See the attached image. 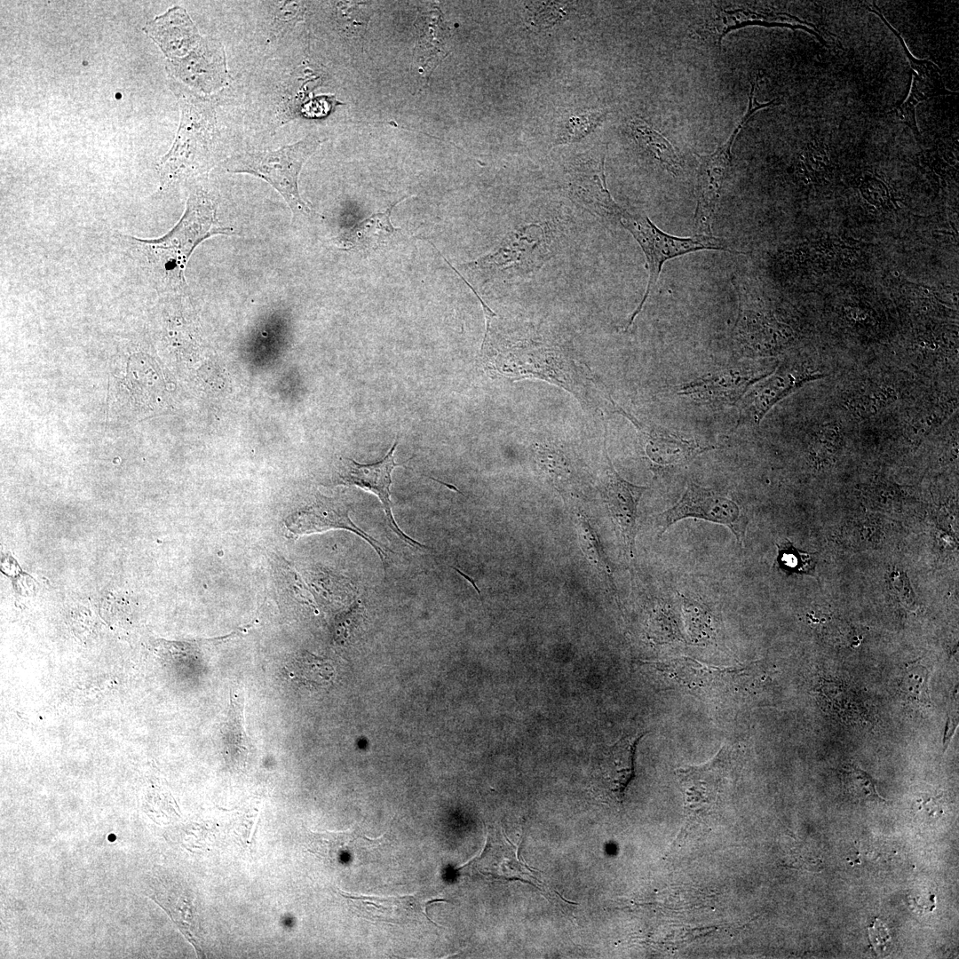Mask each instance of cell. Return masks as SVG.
<instances>
[{"instance_id":"16","label":"cell","mask_w":959,"mask_h":959,"mask_svg":"<svg viewBox=\"0 0 959 959\" xmlns=\"http://www.w3.org/2000/svg\"><path fill=\"white\" fill-rule=\"evenodd\" d=\"M817 376L788 367L779 368L773 375L757 384L743 398L740 408V422L748 421L758 424L777 402L798 389L804 382Z\"/></svg>"},{"instance_id":"11","label":"cell","mask_w":959,"mask_h":959,"mask_svg":"<svg viewBox=\"0 0 959 959\" xmlns=\"http://www.w3.org/2000/svg\"><path fill=\"white\" fill-rule=\"evenodd\" d=\"M874 8L865 5L870 12L878 15L891 31L900 42L903 51L907 57L913 73L911 90L907 99L901 106L894 109L891 114L898 122L907 124L917 139L921 135L915 120V107L918 103L936 96L954 94L947 90L944 85L940 69L936 64L928 59H918L907 49L900 35L889 24L875 4Z\"/></svg>"},{"instance_id":"21","label":"cell","mask_w":959,"mask_h":959,"mask_svg":"<svg viewBox=\"0 0 959 959\" xmlns=\"http://www.w3.org/2000/svg\"><path fill=\"white\" fill-rule=\"evenodd\" d=\"M176 887L166 888L157 884L154 887L155 892L151 897L168 912L200 955L201 948L198 941L199 922L195 914V907L186 894L178 893Z\"/></svg>"},{"instance_id":"5","label":"cell","mask_w":959,"mask_h":959,"mask_svg":"<svg viewBox=\"0 0 959 959\" xmlns=\"http://www.w3.org/2000/svg\"><path fill=\"white\" fill-rule=\"evenodd\" d=\"M551 256L548 227L531 223L509 233L495 251L467 266L488 277H524L538 271Z\"/></svg>"},{"instance_id":"22","label":"cell","mask_w":959,"mask_h":959,"mask_svg":"<svg viewBox=\"0 0 959 959\" xmlns=\"http://www.w3.org/2000/svg\"><path fill=\"white\" fill-rule=\"evenodd\" d=\"M283 671L289 681L306 688L326 687L334 678V669L329 661L305 651L287 662Z\"/></svg>"},{"instance_id":"13","label":"cell","mask_w":959,"mask_h":959,"mask_svg":"<svg viewBox=\"0 0 959 959\" xmlns=\"http://www.w3.org/2000/svg\"><path fill=\"white\" fill-rule=\"evenodd\" d=\"M805 21L787 13L760 12L745 5L733 7L728 5L716 10L713 15L704 20L695 30L702 37L710 38L720 45L723 38L732 30L750 25L765 27H787L792 29L801 28L814 35L819 41L826 44L818 32L805 26Z\"/></svg>"},{"instance_id":"26","label":"cell","mask_w":959,"mask_h":959,"mask_svg":"<svg viewBox=\"0 0 959 959\" xmlns=\"http://www.w3.org/2000/svg\"><path fill=\"white\" fill-rule=\"evenodd\" d=\"M577 535L581 549L590 562L592 566L596 567L600 575H603L605 580L613 587L615 590V587L613 580V573L609 567L606 557L604 553L602 546L600 544L598 535L590 523L583 515H581L577 522Z\"/></svg>"},{"instance_id":"29","label":"cell","mask_w":959,"mask_h":959,"mask_svg":"<svg viewBox=\"0 0 959 959\" xmlns=\"http://www.w3.org/2000/svg\"><path fill=\"white\" fill-rule=\"evenodd\" d=\"M604 116L605 114L596 112L570 118L558 137L556 144L574 142L583 138L598 125Z\"/></svg>"},{"instance_id":"25","label":"cell","mask_w":959,"mask_h":959,"mask_svg":"<svg viewBox=\"0 0 959 959\" xmlns=\"http://www.w3.org/2000/svg\"><path fill=\"white\" fill-rule=\"evenodd\" d=\"M630 129L637 143L661 162L669 171L677 175L682 170V162L670 142L660 132L639 119L630 122Z\"/></svg>"},{"instance_id":"8","label":"cell","mask_w":959,"mask_h":959,"mask_svg":"<svg viewBox=\"0 0 959 959\" xmlns=\"http://www.w3.org/2000/svg\"><path fill=\"white\" fill-rule=\"evenodd\" d=\"M350 509L341 501L319 496L313 502L294 511L284 519L288 531L295 536L321 533L330 529H345L363 538L376 551L384 571L387 554L384 547L368 533L357 527L349 516Z\"/></svg>"},{"instance_id":"19","label":"cell","mask_w":959,"mask_h":959,"mask_svg":"<svg viewBox=\"0 0 959 959\" xmlns=\"http://www.w3.org/2000/svg\"><path fill=\"white\" fill-rule=\"evenodd\" d=\"M694 439L664 428H655L648 435L646 453L658 466L676 467L691 462L699 454L713 449Z\"/></svg>"},{"instance_id":"15","label":"cell","mask_w":959,"mask_h":959,"mask_svg":"<svg viewBox=\"0 0 959 959\" xmlns=\"http://www.w3.org/2000/svg\"><path fill=\"white\" fill-rule=\"evenodd\" d=\"M766 374L747 367H736L708 375L678 386V394L711 403L734 404L749 385Z\"/></svg>"},{"instance_id":"10","label":"cell","mask_w":959,"mask_h":959,"mask_svg":"<svg viewBox=\"0 0 959 959\" xmlns=\"http://www.w3.org/2000/svg\"><path fill=\"white\" fill-rule=\"evenodd\" d=\"M646 732L624 733L596 757L592 779L594 789L602 795L621 800L634 775V757L638 742Z\"/></svg>"},{"instance_id":"9","label":"cell","mask_w":959,"mask_h":959,"mask_svg":"<svg viewBox=\"0 0 959 959\" xmlns=\"http://www.w3.org/2000/svg\"><path fill=\"white\" fill-rule=\"evenodd\" d=\"M397 444L398 441H395L386 456L374 464H359L350 458L342 460L337 472V483L356 486L375 494L382 503L391 529L411 547H424L403 533L392 515L390 494L392 472L395 467L401 465L394 462L393 452Z\"/></svg>"},{"instance_id":"24","label":"cell","mask_w":959,"mask_h":959,"mask_svg":"<svg viewBox=\"0 0 959 959\" xmlns=\"http://www.w3.org/2000/svg\"><path fill=\"white\" fill-rule=\"evenodd\" d=\"M407 198L403 197L395 202L384 212L374 214L360 222L346 234V243L359 249H376L388 242L399 231L391 222L392 210L396 204Z\"/></svg>"},{"instance_id":"6","label":"cell","mask_w":959,"mask_h":959,"mask_svg":"<svg viewBox=\"0 0 959 959\" xmlns=\"http://www.w3.org/2000/svg\"><path fill=\"white\" fill-rule=\"evenodd\" d=\"M756 84L752 82L749 98V107L734 131L726 142L718 147L717 150L708 155H698L699 169L697 176L696 207L693 216V230L695 234L712 235V225L720 199L722 186L728 172L731 159L732 147L737 135L742 127L748 123L752 115L761 108L775 105L778 100L773 99L766 103H759L755 97Z\"/></svg>"},{"instance_id":"17","label":"cell","mask_w":959,"mask_h":959,"mask_svg":"<svg viewBox=\"0 0 959 959\" xmlns=\"http://www.w3.org/2000/svg\"><path fill=\"white\" fill-rule=\"evenodd\" d=\"M243 708V693L231 690L226 713L218 727V740L225 759L238 769L245 767L253 747L244 728Z\"/></svg>"},{"instance_id":"4","label":"cell","mask_w":959,"mask_h":959,"mask_svg":"<svg viewBox=\"0 0 959 959\" xmlns=\"http://www.w3.org/2000/svg\"><path fill=\"white\" fill-rule=\"evenodd\" d=\"M321 141L314 135L275 150L253 151L229 157L224 167L229 172L258 176L273 186L295 215L309 216L311 207L300 196L298 176L305 161Z\"/></svg>"},{"instance_id":"3","label":"cell","mask_w":959,"mask_h":959,"mask_svg":"<svg viewBox=\"0 0 959 959\" xmlns=\"http://www.w3.org/2000/svg\"><path fill=\"white\" fill-rule=\"evenodd\" d=\"M170 82L181 116L175 140L157 165L161 189L205 174L218 157V133L212 104L183 83L173 79Z\"/></svg>"},{"instance_id":"20","label":"cell","mask_w":959,"mask_h":959,"mask_svg":"<svg viewBox=\"0 0 959 959\" xmlns=\"http://www.w3.org/2000/svg\"><path fill=\"white\" fill-rule=\"evenodd\" d=\"M373 840L366 837L359 827L338 832L310 831L309 852L328 863L339 865L350 860L361 845Z\"/></svg>"},{"instance_id":"18","label":"cell","mask_w":959,"mask_h":959,"mask_svg":"<svg viewBox=\"0 0 959 959\" xmlns=\"http://www.w3.org/2000/svg\"><path fill=\"white\" fill-rule=\"evenodd\" d=\"M353 911L362 918L389 923H404L420 912L414 895L377 897L352 895L339 891Z\"/></svg>"},{"instance_id":"27","label":"cell","mask_w":959,"mask_h":959,"mask_svg":"<svg viewBox=\"0 0 959 959\" xmlns=\"http://www.w3.org/2000/svg\"><path fill=\"white\" fill-rule=\"evenodd\" d=\"M842 771L844 786L852 797L859 801H884L875 780L866 772L852 765H847Z\"/></svg>"},{"instance_id":"7","label":"cell","mask_w":959,"mask_h":959,"mask_svg":"<svg viewBox=\"0 0 959 959\" xmlns=\"http://www.w3.org/2000/svg\"><path fill=\"white\" fill-rule=\"evenodd\" d=\"M686 518L701 519L728 527L740 545L745 540L749 521L746 512L733 499L690 482L682 497L656 517L659 535L673 524Z\"/></svg>"},{"instance_id":"31","label":"cell","mask_w":959,"mask_h":959,"mask_svg":"<svg viewBox=\"0 0 959 959\" xmlns=\"http://www.w3.org/2000/svg\"><path fill=\"white\" fill-rule=\"evenodd\" d=\"M559 453L540 447L536 450V460L544 472L555 482L566 480L570 473L567 462Z\"/></svg>"},{"instance_id":"33","label":"cell","mask_w":959,"mask_h":959,"mask_svg":"<svg viewBox=\"0 0 959 959\" xmlns=\"http://www.w3.org/2000/svg\"><path fill=\"white\" fill-rule=\"evenodd\" d=\"M868 935L871 945L875 947L876 952L884 951L886 944L891 939L887 928L879 921V919H876L872 926L868 927Z\"/></svg>"},{"instance_id":"30","label":"cell","mask_w":959,"mask_h":959,"mask_svg":"<svg viewBox=\"0 0 959 959\" xmlns=\"http://www.w3.org/2000/svg\"><path fill=\"white\" fill-rule=\"evenodd\" d=\"M777 561L779 566L789 573H808L812 568L810 556L797 550L789 542L778 545Z\"/></svg>"},{"instance_id":"32","label":"cell","mask_w":959,"mask_h":959,"mask_svg":"<svg viewBox=\"0 0 959 959\" xmlns=\"http://www.w3.org/2000/svg\"><path fill=\"white\" fill-rule=\"evenodd\" d=\"M891 582L899 601L905 607L914 609L915 598L907 575L901 572L893 573Z\"/></svg>"},{"instance_id":"12","label":"cell","mask_w":959,"mask_h":959,"mask_svg":"<svg viewBox=\"0 0 959 959\" xmlns=\"http://www.w3.org/2000/svg\"><path fill=\"white\" fill-rule=\"evenodd\" d=\"M608 468L606 472L605 500L611 519L622 538L626 556L633 559L638 531V506L646 487L624 480L614 469L606 449Z\"/></svg>"},{"instance_id":"2","label":"cell","mask_w":959,"mask_h":959,"mask_svg":"<svg viewBox=\"0 0 959 959\" xmlns=\"http://www.w3.org/2000/svg\"><path fill=\"white\" fill-rule=\"evenodd\" d=\"M575 200L598 215L616 220L633 236L645 254L649 278L643 298L630 316L627 328L641 312L667 261L700 250L733 251L725 240L713 235L678 237L663 232L644 213L630 211L619 205L613 199L606 181L580 189Z\"/></svg>"},{"instance_id":"14","label":"cell","mask_w":959,"mask_h":959,"mask_svg":"<svg viewBox=\"0 0 959 959\" xmlns=\"http://www.w3.org/2000/svg\"><path fill=\"white\" fill-rule=\"evenodd\" d=\"M143 31L157 44L167 60L185 58L209 41L199 34L186 11L180 6L156 16L144 26Z\"/></svg>"},{"instance_id":"1","label":"cell","mask_w":959,"mask_h":959,"mask_svg":"<svg viewBox=\"0 0 959 959\" xmlns=\"http://www.w3.org/2000/svg\"><path fill=\"white\" fill-rule=\"evenodd\" d=\"M230 233L218 225L210 194L198 185L189 194L183 216L167 234L155 239H123L140 257L156 290L181 293L187 290L185 269L195 248L212 235Z\"/></svg>"},{"instance_id":"23","label":"cell","mask_w":959,"mask_h":959,"mask_svg":"<svg viewBox=\"0 0 959 959\" xmlns=\"http://www.w3.org/2000/svg\"><path fill=\"white\" fill-rule=\"evenodd\" d=\"M440 12H429L421 17L416 25L417 30L416 52L424 66L431 69L437 66L447 54L448 30L443 26Z\"/></svg>"},{"instance_id":"28","label":"cell","mask_w":959,"mask_h":959,"mask_svg":"<svg viewBox=\"0 0 959 959\" xmlns=\"http://www.w3.org/2000/svg\"><path fill=\"white\" fill-rule=\"evenodd\" d=\"M929 678L927 668L914 662L905 669L900 688L911 701L927 704L930 701Z\"/></svg>"}]
</instances>
